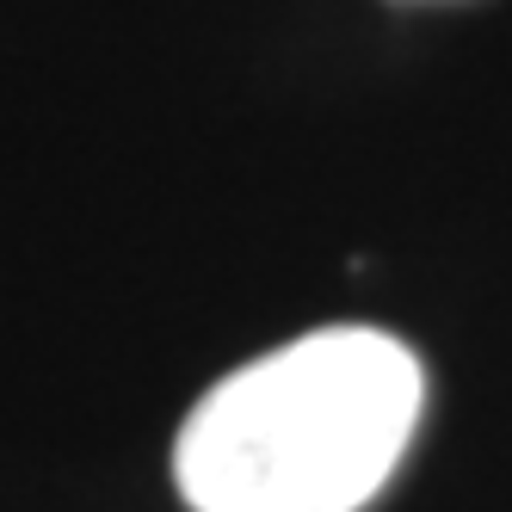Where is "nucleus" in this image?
Wrapping results in <instances>:
<instances>
[{"label": "nucleus", "instance_id": "f257e3e1", "mask_svg": "<svg viewBox=\"0 0 512 512\" xmlns=\"http://www.w3.org/2000/svg\"><path fill=\"white\" fill-rule=\"evenodd\" d=\"M420 358L377 327H321L223 377L179 426L192 512H358L420 426Z\"/></svg>", "mask_w": 512, "mask_h": 512}]
</instances>
